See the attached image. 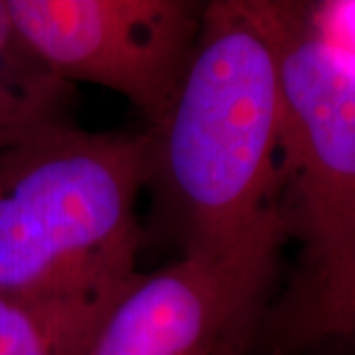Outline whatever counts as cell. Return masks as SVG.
<instances>
[{"label":"cell","instance_id":"obj_1","mask_svg":"<svg viewBox=\"0 0 355 355\" xmlns=\"http://www.w3.org/2000/svg\"><path fill=\"white\" fill-rule=\"evenodd\" d=\"M150 176L188 259L225 270L261 318L282 219L277 62L241 0L205 2L191 64L148 130Z\"/></svg>","mask_w":355,"mask_h":355},{"label":"cell","instance_id":"obj_2","mask_svg":"<svg viewBox=\"0 0 355 355\" xmlns=\"http://www.w3.org/2000/svg\"><path fill=\"white\" fill-rule=\"evenodd\" d=\"M148 154V130L77 125L0 146V298L36 320L51 355H87L142 275Z\"/></svg>","mask_w":355,"mask_h":355},{"label":"cell","instance_id":"obj_3","mask_svg":"<svg viewBox=\"0 0 355 355\" xmlns=\"http://www.w3.org/2000/svg\"><path fill=\"white\" fill-rule=\"evenodd\" d=\"M268 42L282 109V219L304 270L355 239V60L318 32L306 4L241 0Z\"/></svg>","mask_w":355,"mask_h":355},{"label":"cell","instance_id":"obj_4","mask_svg":"<svg viewBox=\"0 0 355 355\" xmlns=\"http://www.w3.org/2000/svg\"><path fill=\"white\" fill-rule=\"evenodd\" d=\"M6 8L55 76L123 95L150 127L176 97L205 14L188 0H6Z\"/></svg>","mask_w":355,"mask_h":355},{"label":"cell","instance_id":"obj_5","mask_svg":"<svg viewBox=\"0 0 355 355\" xmlns=\"http://www.w3.org/2000/svg\"><path fill=\"white\" fill-rule=\"evenodd\" d=\"M259 316L225 270L182 257L114 304L87 355H245Z\"/></svg>","mask_w":355,"mask_h":355},{"label":"cell","instance_id":"obj_6","mask_svg":"<svg viewBox=\"0 0 355 355\" xmlns=\"http://www.w3.org/2000/svg\"><path fill=\"white\" fill-rule=\"evenodd\" d=\"M76 89L55 76L14 28L0 0V146L76 125Z\"/></svg>","mask_w":355,"mask_h":355},{"label":"cell","instance_id":"obj_7","mask_svg":"<svg viewBox=\"0 0 355 355\" xmlns=\"http://www.w3.org/2000/svg\"><path fill=\"white\" fill-rule=\"evenodd\" d=\"M355 336V239L324 265L304 270L272 336L277 355H300Z\"/></svg>","mask_w":355,"mask_h":355},{"label":"cell","instance_id":"obj_8","mask_svg":"<svg viewBox=\"0 0 355 355\" xmlns=\"http://www.w3.org/2000/svg\"><path fill=\"white\" fill-rule=\"evenodd\" d=\"M0 355H51L36 320L4 298H0Z\"/></svg>","mask_w":355,"mask_h":355},{"label":"cell","instance_id":"obj_9","mask_svg":"<svg viewBox=\"0 0 355 355\" xmlns=\"http://www.w3.org/2000/svg\"><path fill=\"white\" fill-rule=\"evenodd\" d=\"M306 10L322 38L355 60V2L306 4Z\"/></svg>","mask_w":355,"mask_h":355}]
</instances>
